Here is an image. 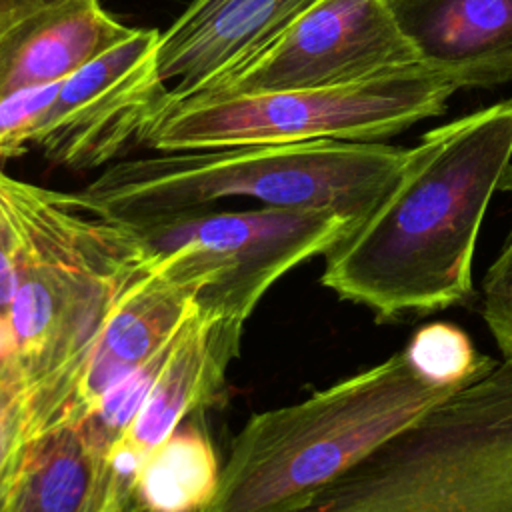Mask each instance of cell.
Segmentation results:
<instances>
[{
	"label": "cell",
	"instance_id": "obj_1",
	"mask_svg": "<svg viewBox=\"0 0 512 512\" xmlns=\"http://www.w3.org/2000/svg\"><path fill=\"white\" fill-rule=\"evenodd\" d=\"M504 190H512V100L426 132L380 206L324 254L322 286L378 322L466 302L486 208Z\"/></svg>",
	"mask_w": 512,
	"mask_h": 512
},
{
	"label": "cell",
	"instance_id": "obj_2",
	"mask_svg": "<svg viewBox=\"0 0 512 512\" xmlns=\"http://www.w3.org/2000/svg\"><path fill=\"white\" fill-rule=\"evenodd\" d=\"M464 384L408 342L294 404L254 412L230 442L208 512H302L378 442Z\"/></svg>",
	"mask_w": 512,
	"mask_h": 512
},
{
	"label": "cell",
	"instance_id": "obj_3",
	"mask_svg": "<svg viewBox=\"0 0 512 512\" xmlns=\"http://www.w3.org/2000/svg\"><path fill=\"white\" fill-rule=\"evenodd\" d=\"M406 160V148L334 138L156 152L106 166L80 194L128 224L246 198L332 212L354 230L396 186Z\"/></svg>",
	"mask_w": 512,
	"mask_h": 512
},
{
	"label": "cell",
	"instance_id": "obj_4",
	"mask_svg": "<svg viewBox=\"0 0 512 512\" xmlns=\"http://www.w3.org/2000/svg\"><path fill=\"white\" fill-rule=\"evenodd\" d=\"M18 234V284L8 310L22 388L74 366L150 254L124 220L80 192L42 188L0 170Z\"/></svg>",
	"mask_w": 512,
	"mask_h": 512
},
{
	"label": "cell",
	"instance_id": "obj_5",
	"mask_svg": "<svg viewBox=\"0 0 512 512\" xmlns=\"http://www.w3.org/2000/svg\"><path fill=\"white\" fill-rule=\"evenodd\" d=\"M302 512H512V362L394 430Z\"/></svg>",
	"mask_w": 512,
	"mask_h": 512
},
{
	"label": "cell",
	"instance_id": "obj_6",
	"mask_svg": "<svg viewBox=\"0 0 512 512\" xmlns=\"http://www.w3.org/2000/svg\"><path fill=\"white\" fill-rule=\"evenodd\" d=\"M458 88L444 76L412 68L328 88L166 102L140 146L184 152L304 140L376 142L444 112Z\"/></svg>",
	"mask_w": 512,
	"mask_h": 512
},
{
	"label": "cell",
	"instance_id": "obj_7",
	"mask_svg": "<svg viewBox=\"0 0 512 512\" xmlns=\"http://www.w3.org/2000/svg\"><path fill=\"white\" fill-rule=\"evenodd\" d=\"M152 264L190 288L198 308L244 326L290 270L332 250L350 224L322 210H196L132 224Z\"/></svg>",
	"mask_w": 512,
	"mask_h": 512
},
{
	"label": "cell",
	"instance_id": "obj_8",
	"mask_svg": "<svg viewBox=\"0 0 512 512\" xmlns=\"http://www.w3.org/2000/svg\"><path fill=\"white\" fill-rule=\"evenodd\" d=\"M416 64L420 62L384 0H320L266 50L196 96L344 86Z\"/></svg>",
	"mask_w": 512,
	"mask_h": 512
},
{
	"label": "cell",
	"instance_id": "obj_9",
	"mask_svg": "<svg viewBox=\"0 0 512 512\" xmlns=\"http://www.w3.org/2000/svg\"><path fill=\"white\" fill-rule=\"evenodd\" d=\"M160 30L134 28L60 82L34 146L56 166L94 170L140 146L168 102L158 68Z\"/></svg>",
	"mask_w": 512,
	"mask_h": 512
},
{
	"label": "cell",
	"instance_id": "obj_10",
	"mask_svg": "<svg viewBox=\"0 0 512 512\" xmlns=\"http://www.w3.org/2000/svg\"><path fill=\"white\" fill-rule=\"evenodd\" d=\"M196 308L190 288L150 266L130 284L80 360L22 388L26 446L84 420L122 378L146 364Z\"/></svg>",
	"mask_w": 512,
	"mask_h": 512
},
{
	"label": "cell",
	"instance_id": "obj_11",
	"mask_svg": "<svg viewBox=\"0 0 512 512\" xmlns=\"http://www.w3.org/2000/svg\"><path fill=\"white\" fill-rule=\"evenodd\" d=\"M242 334L244 326L196 304L176 332L144 404L104 458L118 480L132 486L146 456L184 420L216 402Z\"/></svg>",
	"mask_w": 512,
	"mask_h": 512
},
{
	"label": "cell",
	"instance_id": "obj_12",
	"mask_svg": "<svg viewBox=\"0 0 512 512\" xmlns=\"http://www.w3.org/2000/svg\"><path fill=\"white\" fill-rule=\"evenodd\" d=\"M320 0H192L160 32L158 68L168 102L196 96L266 50Z\"/></svg>",
	"mask_w": 512,
	"mask_h": 512
},
{
	"label": "cell",
	"instance_id": "obj_13",
	"mask_svg": "<svg viewBox=\"0 0 512 512\" xmlns=\"http://www.w3.org/2000/svg\"><path fill=\"white\" fill-rule=\"evenodd\" d=\"M418 62L460 88L512 82V0H384Z\"/></svg>",
	"mask_w": 512,
	"mask_h": 512
},
{
	"label": "cell",
	"instance_id": "obj_14",
	"mask_svg": "<svg viewBox=\"0 0 512 512\" xmlns=\"http://www.w3.org/2000/svg\"><path fill=\"white\" fill-rule=\"evenodd\" d=\"M132 30L100 0H60L26 16L0 34V98L62 82Z\"/></svg>",
	"mask_w": 512,
	"mask_h": 512
},
{
	"label": "cell",
	"instance_id": "obj_15",
	"mask_svg": "<svg viewBox=\"0 0 512 512\" xmlns=\"http://www.w3.org/2000/svg\"><path fill=\"white\" fill-rule=\"evenodd\" d=\"M132 496L78 426H64L26 448L10 512H104Z\"/></svg>",
	"mask_w": 512,
	"mask_h": 512
},
{
	"label": "cell",
	"instance_id": "obj_16",
	"mask_svg": "<svg viewBox=\"0 0 512 512\" xmlns=\"http://www.w3.org/2000/svg\"><path fill=\"white\" fill-rule=\"evenodd\" d=\"M220 468L210 438L198 426L182 424L138 468L134 502L144 512H208Z\"/></svg>",
	"mask_w": 512,
	"mask_h": 512
},
{
	"label": "cell",
	"instance_id": "obj_17",
	"mask_svg": "<svg viewBox=\"0 0 512 512\" xmlns=\"http://www.w3.org/2000/svg\"><path fill=\"white\" fill-rule=\"evenodd\" d=\"M58 88L60 82L32 86L0 98V160L28 152L50 114Z\"/></svg>",
	"mask_w": 512,
	"mask_h": 512
},
{
	"label": "cell",
	"instance_id": "obj_18",
	"mask_svg": "<svg viewBox=\"0 0 512 512\" xmlns=\"http://www.w3.org/2000/svg\"><path fill=\"white\" fill-rule=\"evenodd\" d=\"M482 318L502 358L512 362V232L484 276Z\"/></svg>",
	"mask_w": 512,
	"mask_h": 512
},
{
	"label": "cell",
	"instance_id": "obj_19",
	"mask_svg": "<svg viewBox=\"0 0 512 512\" xmlns=\"http://www.w3.org/2000/svg\"><path fill=\"white\" fill-rule=\"evenodd\" d=\"M24 454L22 384L0 378V486L18 472Z\"/></svg>",
	"mask_w": 512,
	"mask_h": 512
},
{
	"label": "cell",
	"instance_id": "obj_20",
	"mask_svg": "<svg viewBox=\"0 0 512 512\" xmlns=\"http://www.w3.org/2000/svg\"><path fill=\"white\" fill-rule=\"evenodd\" d=\"M18 234L0 192V312L8 314L18 284Z\"/></svg>",
	"mask_w": 512,
	"mask_h": 512
},
{
	"label": "cell",
	"instance_id": "obj_21",
	"mask_svg": "<svg viewBox=\"0 0 512 512\" xmlns=\"http://www.w3.org/2000/svg\"><path fill=\"white\" fill-rule=\"evenodd\" d=\"M60 0H0V34L26 16Z\"/></svg>",
	"mask_w": 512,
	"mask_h": 512
},
{
	"label": "cell",
	"instance_id": "obj_22",
	"mask_svg": "<svg viewBox=\"0 0 512 512\" xmlns=\"http://www.w3.org/2000/svg\"><path fill=\"white\" fill-rule=\"evenodd\" d=\"M16 334L8 314L0 312V378H10L16 368Z\"/></svg>",
	"mask_w": 512,
	"mask_h": 512
},
{
	"label": "cell",
	"instance_id": "obj_23",
	"mask_svg": "<svg viewBox=\"0 0 512 512\" xmlns=\"http://www.w3.org/2000/svg\"><path fill=\"white\" fill-rule=\"evenodd\" d=\"M22 466V464H20ZM20 470V468H18ZM18 474V472H16ZM16 474L0 486V512H10L12 508V496H14V482H16Z\"/></svg>",
	"mask_w": 512,
	"mask_h": 512
},
{
	"label": "cell",
	"instance_id": "obj_24",
	"mask_svg": "<svg viewBox=\"0 0 512 512\" xmlns=\"http://www.w3.org/2000/svg\"><path fill=\"white\" fill-rule=\"evenodd\" d=\"M104 512H144L136 502H134V496L126 498V500H120L116 504H112L108 510Z\"/></svg>",
	"mask_w": 512,
	"mask_h": 512
}]
</instances>
